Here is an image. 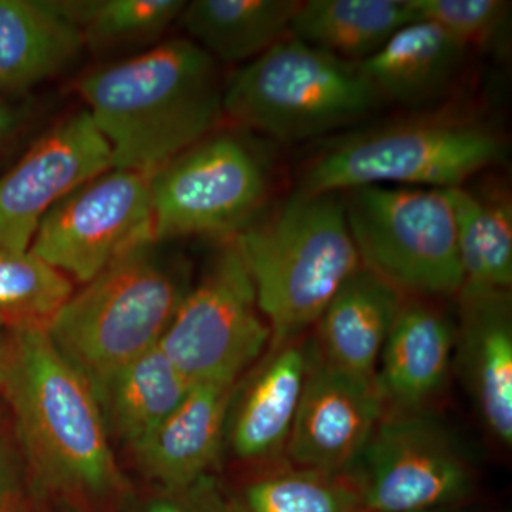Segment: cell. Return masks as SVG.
I'll return each instance as SVG.
<instances>
[{"instance_id": "6da1fadb", "label": "cell", "mask_w": 512, "mask_h": 512, "mask_svg": "<svg viewBox=\"0 0 512 512\" xmlns=\"http://www.w3.org/2000/svg\"><path fill=\"white\" fill-rule=\"evenodd\" d=\"M0 397L8 406L30 493L52 504L117 512L131 493L92 384L45 328H9Z\"/></svg>"}, {"instance_id": "7a4b0ae2", "label": "cell", "mask_w": 512, "mask_h": 512, "mask_svg": "<svg viewBox=\"0 0 512 512\" xmlns=\"http://www.w3.org/2000/svg\"><path fill=\"white\" fill-rule=\"evenodd\" d=\"M114 168L156 171L220 127L217 60L190 39L97 67L74 84Z\"/></svg>"}, {"instance_id": "3957f363", "label": "cell", "mask_w": 512, "mask_h": 512, "mask_svg": "<svg viewBox=\"0 0 512 512\" xmlns=\"http://www.w3.org/2000/svg\"><path fill=\"white\" fill-rule=\"evenodd\" d=\"M232 239L271 328L269 348L308 335L343 282L362 266L342 192L296 190L269 217Z\"/></svg>"}, {"instance_id": "277c9868", "label": "cell", "mask_w": 512, "mask_h": 512, "mask_svg": "<svg viewBox=\"0 0 512 512\" xmlns=\"http://www.w3.org/2000/svg\"><path fill=\"white\" fill-rule=\"evenodd\" d=\"M191 286L185 262L141 242L73 292L45 330L96 390L160 345Z\"/></svg>"}, {"instance_id": "5b68a950", "label": "cell", "mask_w": 512, "mask_h": 512, "mask_svg": "<svg viewBox=\"0 0 512 512\" xmlns=\"http://www.w3.org/2000/svg\"><path fill=\"white\" fill-rule=\"evenodd\" d=\"M504 137L457 114L424 113L330 138L302 168L298 191L345 192L367 185L448 190L500 163Z\"/></svg>"}, {"instance_id": "8992f818", "label": "cell", "mask_w": 512, "mask_h": 512, "mask_svg": "<svg viewBox=\"0 0 512 512\" xmlns=\"http://www.w3.org/2000/svg\"><path fill=\"white\" fill-rule=\"evenodd\" d=\"M384 100L359 63L286 36L239 67L222 90L235 127L298 143L355 126Z\"/></svg>"}, {"instance_id": "52a82bcc", "label": "cell", "mask_w": 512, "mask_h": 512, "mask_svg": "<svg viewBox=\"0 0 512 512\" xmlns=\"http://www.w3.org/2000/svg\"><path fill=\"white\" fill-rule=\"evenodd\" d=\"M342 194L363 266L404 296L456 298L464 276L446 191L367 185Z\"/></svg>"}, {"instance_id": "ba28073f", "label": "cell", "mask_w": 512, "mask_h": 512, "mask_svg": "<svg viewBox=\"0 0 512 512\" xmlns=\"http://www.w3.org/2000/svg\"><path fill=\"white\" fill-rule=\"evenodd\" d=\"M271 190V165L242 128H215L151 175L156 242L237 237Z\"/></svg>"}, {"instance_id": "9c48e42d", "label": "cell", "mask_w": 512, "mask_h": 512, "mask_svg": "<svg viewBox=\"0 0 512 512\" xmlns=\"http://www.w3.org/2000/svg\"><path fill=\"white\" fill-rule=\"evenodd\" d=\"M348 477L367 512L461 507L477 487L473 458L436 409L384 412Z\"/></svg>"}, {"instance_id": "30bf717a", "label": "cell", "mask_w": 512, "mask_h": 512, "mask_svg": "<svg viewBox=\"0 0 512 512\" xmlns=\"http://www.w3.org/2000/svg\"><path fill=\"white\" fill-rule=\"evenodd\" d=\"M271 338L251 275L228 239L158 346L192 384H235L265 355Z\"/></svg>"}, {"instance_id": "8fae6325", "label": "cell", "mask_w": 512, "mask_h": 512, "mask_svg": "<svg viewBox=\"0 0 512 512\" xmlns=\"http://www.w3.org/2000/svg\"><path fill=\"white\" fill-rule=\"evenodd\" d=\"M146 241H154L151 175L111 167L47 212L29 252L84 285Z\"/></svg>"}, {"instance_id": "7c38bea8", "label": "cell", "mask_w": 512, "mask_h": 512, "mask_svg": "<svg viewBox=\"0 0 512 512\" xmlns=\"http://www.w3.org/2000/svg\"><path fill=\"white\" fill-rule=\"evenodd\" d=\"M113 165L86 109L64 117L0 177V249L28 252L47 212Z\"/></svg>"}, {"instance_id": "4fadbf2b", "label": "cell", "mask_w": 512, "mask_h": 512, "mask_svg": "<svg viewBox=\"0 0 512 512\" xmlns=\"http://www.w3.org/2000/svg\"><path fill=\"white\" fill-rule=\"evenodd\" d=\"M376 379L329 365L308 335V365L285 460L322 473L349 476L382 420Z\"/></svg>"}, {"instance_id": "5bb4252c", "label": "cell", "mask_w": 512, "mask_h": 512, "mask_svg": "<svg viewBox=\"0 0 512 512\" xmlns=\"http://www.w3.org/2000/svg\"><path fill=\"white\" fill-rule=\"evenodd\" d=\"M308 335L266 350L235 384L222 454L241 470L285 460L305 382Z\"/></svg>"}, {"instance_id": "9a60e30c", "label": "cell", "mask_w": 512, "mask_h": 512, "mask_svg": "<svg viewBox=\"0 0 512 512\" xmlns=\"http://www.w3.org/2000/svg\"><path fill=\"white\" fill-rule=\"evenodd\" d=\"M456 357L484 429L512 444V293L461 288L456 296Z\"/></svg>"}, {"instance_id": "2e32d148", "label": "cell", "mask_w": 512, "mask_h": 512, "mask_svg": "<svg viewBox=\"0 0 512 512\" xmlns=\"http://www.w3.org/2000/svg\"><path fill=\"white\" fill-rule=\"evenodd\" d=\"M456 353V318L436 299L406 296L376 369L384 412L434 409Z\"/></svg>"}, {"instance_id": "e0dca14e", "label": "cell", "mask_w": 512, "mask_h": 512, "mask_svg": "<svg viewBox=\"0 0 512 512\" xmlns=\"http://www.w3.org/2000/svg\"><path fill=\"white\" fill-rule=\"evenodd\" d=\"M235 384H194L180 406L131 453L148 484L177 487L214 473Z\"/></svg>"}, {"instance_id": "ac0fdd59", "label": "cell", "mask_w": 512, "mask_h": 512, "mask_svg": "<svg viewBox=\"0 0 512 512\" xmlns=\"http://www.w3.org/2000/svg\"><path fill=\"white\" fill-rule=\"evenodd\" d=\"M406 296L360 266L343 282L309 338L329 365L375 379L377 363Z\"/></svg>"}, {"instance_id": "d6986e66", "label": "cell", "mask_w": 512, "mask_h": 512, "mask_svg": "<svg viewBox=\"0 0 512 512\" xmlns=\"http://www.w3.org/2000/svg\"><path fill=\"white\" fill-rule=\"evenodd\" d=\"M84 47L64 0H0V97L62 73Z\"/></svg>"}, {"instance_id": "ffe728a7", "label": "cell", "mask_w": 512, "mask_h": 512, "mask_svg": "<svg viewBox=\"0 0 512 512\" xmlns=\"http://www.w3.org/2000/svg\"><path fill=\"white\" fill-rule=\"evenodd\" d=\"M468 50L439 26L414 20L359 64L384 103L419 109L439 100L456 82Z\"/></svg>"}, {"instance_id": "44dd1931", "label": "cell", "mask_w": 512, "mask_h": 512, "mask_svg": "<svg viewBox=\"0 0 512 512\" xmlns=\"http://www.w3.org/2000/svg\"><path fill=\"white\" fill-rule=\"evenodd\" d=\"M194 386L156 346L97 387L113 443L134 450L180 406Z\"/></svg>"}, {"instance_id": "7402d4cb", "label": "cell", "mask_w": 512, "mask_h": 512, "mask_svg": "<svg viewBox=\"0 0 512 512\" xmlns=\"http://www.w3.org/2000/svg\"><path fill=\"white\" fill-rule=\"evenodd\" d=\"M299 0H194L180 20L192 42L215 60L251 62L289 36Z\"/></svg>"}, {"instance_id": "603a6c76", "label": "cell", "mask_w": 512, "mask_h": 512, "mask_svg": "<svg viewBox=\"0 0 512 512\" xmlns=\"http://www.w3.org/2000/svg\"><path fill=\"white\" fill-rule=\"evenodd\" d=\"M412 22L409 0H308L296 12L289 36L362 63Z\"/></svg>"}, {"instance_id": "cb8c5ba5", "label": "cell", "mask_w": 512, "mask_h": 512, "mask_svg": "<svg viewBox=\"0 0 512 512\" xmlns=\"http://www.w3.org/2000/svg\"><path fill=\"white\" fill-rule=\"evenodd\" d=\"M444 191L456 222L463 288L511 291L510 195L507 192L477 194L464 185Z\"/></svg>"}, {"instance_id": "d4e9b609", "label": "cell", "mask_w": 512, "mask_h": 512, "mask_svg": "<svg viewBox=\"0 0 512 512\" xmlns=\"http://www.w3.org/2000/svg\"><path fill=\"white\" fill-rule=\"evenodd\" d=\"M227 495L231 512H367L352 478L286 460L244 471Z\"/></svg>"}, {"instance_id": "484cf974", "label": "cell", "mask_w": 512, "mask_h": 512, "mask_svg": "<svg viewBox=\"0 0 512 512\" xmlns=\"http://www.w3.org/2000/svg\"><path fill=\"white\" fill-rule=\"evenodd\" d=\"M84 46L114 50L158 39L187 5L184 0H66Z\"/></svg>"}, {"instance_id": "4316f807", "label": "cell", "mask_w": 512, "mask_h": 512, "mask_svg": "<svg viewBox=\"0 0 512 512\" xmlns=\"http://www.w3.org/2000/svg\"><path fill=\"white\" fill-rule=\"evenodd\" d=\"M73 282L30 252L0 249V323L45 328L72 296Z\"/></svg>"}, {"instance_id": "83f0119b", "label": "cell", "mask_w": 512, "mask_h": 512, "mask_svg": "<svg viewBox=\"0 0 512 512\" xmlns=\"http://www.w3.org/2000/svg\"><path fill=\"white\" fill-rule=\"evenodd\" d=\"M414 20L433 23L471 49L497 42L507 29L511 3L504 0H409Z\"/></svg>"}, {"instance_id": "f1b7e54d", "label": "cell", "mask_w": 512, "mask_h": 512, "mask_svg": "<svg viewBox=\"0 0 512 512\" xmlns=\"http://www.w3.org/2000/svg\"><path fill=\"white\" fill-rule=\"evenodd\" d=\"M117 512H231V508L227 490L212 473L177 487L150 485L143 493L131 490Z\"/></svg>"}, {"instance_id": "f546056e", "label": "cell", "mask_w": 512, "mask_h": 512, "mask_svg": "<svg viewBox=\"0 0 512 512\" xmlns=\"http://www.w3.org/2000/svg\"><path fill=\"white\" fill-rule=\"evenodd\" d=\"M30 493L29 473L8 406L0 397V512Z\"/></svg>"}, {"instance_id": "4dcf8cb0", "label": "cell", "mask_w": 512, "mask_h": 512, "mask_svg": "<svg viewBox=\"0 0 512 512\" xmlns=\"http://www.w3.org/2000/svg\"><path fill=\"white\" fill-rule=\"evenodd\" d=\"M25 121V110L8 97H0V147L8 143Z\"/></svg>"}, {"instance_id": "1f68e13d", "label": "cell", "mask_w": 512, "mask_h": 512, "mask_svg": "<svg viewBox=\"0 0 512 512\" xmlns=\"http://www.w3.org/2000/svg\"><path fill=\"white\" fill-rule=\"evenodd\" d=\"M3 512H56V508L50 501L29 493Z\"/></svg>"}, {"instance_id": "d6a6232c", "label": "cell", "mask_w": 512, "mask_h": 512, "mask_svg": "<svg viewBox=\"0 0 512 512\" xmlns=\"http://www.w3.org/2000/svg\"><path fill=\"white\" fill-rule=\"evenodd\" d=\"M9 326L0 323V386L5 373L6 356H8Z\"/></svg>"}, {"instance_id": "836d02e7", "label": "cell", "mask_w": 512, "mask_h": 512, "mask_svg": "<svg viewBox=\"0 0 512 512\" xmlns=\"http://www.w3.org/2000/svg\"><path fill=\"white\" fill-rule=\"evenodd\" d=\"M55 505L56 512H92L86 510V508L79 507V505L67 504V503H59L53 504Z\"/></svg>"}, {"instance_id": "e575fe53", "label": "cell", "mask_w": 512, "mask_h": 512, "mask_svg": "<svg viewBox=\"0 0 512 512\" xmlns=\"http://www.w3.org/2000/svg\"><path fill=\"white\" fill-rule=\"evenodd\" d=\"M412 512H464L461 507L437 508V510L412 511Z\"/></svg>"}]
</instances>
